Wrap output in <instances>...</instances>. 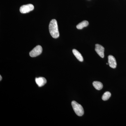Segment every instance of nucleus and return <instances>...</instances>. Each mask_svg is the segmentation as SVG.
<instances>
[{"label":"nucleus","instance_id":"obj_5","mask_svg":"<svg viewBox=\"0 0 126 126\" xmlns=\"http://www.w3.org/2000/svg\"><path fill=\"white\" fill-rule=\"evenodd\" d=\"M95 50L97 54L101 58H104V48L103 46L97 44L95 45Z\"/></svg>","mask_w":126,"mask_h":126},{"label":"nucleus","instance_id":"obj_8","mask_svg":"<svg viewBox=\"0 0 126 126\" xmlns=\"http://www.w3.org/2000/svg\"><path fill=\"white\" fill-rule=\"evenodd\" d=\"M73 53L79 61H80V62H83V57L82 56L81 54L77 50L73 49Z\"/></svg>","mask_w":126,"mask_h":126},{"label":"nucleus","instance_id":"obj_11","mask_svg":"<svg viewBox=\"0 0 126 126\" xmlns=\"http://www.w3.org/2000/svg\"><path fill=\"white\" fill-rule=\"evenodd\" d=\"M111 96V93L109 92H106L102 97V99L103 101H106L108 100Z\"/></svg>","mask_w":126,"mask_h":126},{"label":"nucleus","instance_id":"obj_6","mask_svg":"<svg viewBox=\"0 0 126 126\" xmlns=\"http://www.w3.org/2000/svg\"><path fill=\"white\" fill-rule=\"evenodd\" d=\"M108 64L110 67L115 68L117 67V64L115 57L112 55H110L108 56Z\"/></svg>","mask_w":126,"mask_h":126},{"label":"nucleus","instance_id":"obj_7","mask_svg":"<svg viewBox=\"0 0 126 126\" xmlns=\"http://www.w3.org/2000/svg\"><path fill=\"white\" fill-rule=\"evenodd\" d=\"M35 81L37 85L39 87L44 86L47 83V80L45 78L43 77L36 78Z\"/></svg>","mask_w":126,"mask_h":126},{"label":"nucleus","instance_id":"obj_12","mask_svg":"<svg viewBox=\"0 0 126 126\" xmlns=\"http://www.w3.org/2000/svg\"><path fill=\"white\" fill-rule=\"evenodd\" d=\"M0 81H1L2 80V78L1 77V75H0Z\"/></svg>","mask_w":126,"mask_h":126},{"label":"nucleus","instance_id":"obj_3","mask_svg":"<svg viewBox=\"0 0 126 126\" xmlns=\"http://www.w3.org/2000/svg\"><path fill=\"white\" fill-rule=\"evenodd\" d=\"M43 51L42 47L40 45H38L31 50L30 53V55L31 57H35L41 54Z\"/></svg>","mask_w":126,"mask_h":126},{"label":"nucleus","instance_id":"obj_4","mask_svg":"<svg viewBox=\"0 0 126 126\" xmlns=\"http://www.w3.org/2000/svg\"><path fill=\"white\" fill-rule=\"evenodd\" d=\"M34 6L31 4L23 5L21 6L20 9V11L22 14H26L33 10Z\"/></svg>","mask_w":126,"mask_h":126},{"label":"nucleus","instance_id":"obj_2","mask_svg":"<svg viewBox=\"0 0 126 126\" xmlns=\"http://www.w3.org/2000/svg\"><path fill=\"white\" fill-rule=\"evenodd\" d=\"M72 105L75 112L78 116H82L84 115V111L83 108L81 105L74 101L72 102Z\"/></svg>","mask_w":126,"mask_h":126},{"label":"nucleus","instance_id":"obj_1","mask_svg":"<svg viewBox=\"0 0 126 126\" xmlns=\"http://www.w3.org/2000/svg\"><path fill=\"white\" fill-rule=\"evenodd\" d=\"M49 29L50 33L54 38H57L59 36L58 23L55 19H52L50 23Z\"/></svg>","mask_w":126,"mask_h":126},{"label":"nucleus","instance_id":"obj_13","mask_svg":"<svg viewBox=\"0 0 126 126\" xmlns=\"http://www.w3.org/2000/svg\"><path fill=\"white\" fill-rule=\"evenodd\" d=\"M108 64V63H107V64Z\"/></svg>","mask_w":126,"mask_h":126},{"label":"nucleus","instance_id":"obj_10","mask_svg":"<svg viewBox=\"0 0 126 126\" xmlns=\"http://www.w3.org/2000/svg\"><path fill=\"white\" fill-rule=\"evenodd\" d=\"M89 22L87 21L84 20L79 23L77 25V28L78 29L81 30L83 29L84 27H87L89 25Z\"/></svg>","mask_w":126,"mask_h":126},{"label":"nucleus","instance_id":"obj_9","mask_svg":"<svg viewBox=\"0 0 126 126\" xmlns=\"http://www.w3.org/2000/svg\"><path fill=\"white\" fill-rule=\"evenodd\" d=\"M93 86L97 90H101L103 87V85L101 82L98 81H94L93 83Z\"/></svg>","mask_w":126,"mask_h":126}]
</instances>
